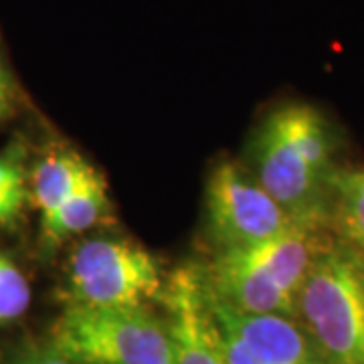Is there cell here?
<instances>
[{"instance_id": "10", "label": "cell", "mask_w": 364, "mask_h": 364, "mask_svg": "<svg viewBox=\"0 0 364 364\" xmlns=\"http://www.w3.org/2000/svg\"><path fill=\"white\" fill-rule=\"evenodd\" d=\"M93 170L90 160L71 148H55L41 158L28 181V198L39 208L41 219L63 205Z\"/></svg>"}, {"instance_id": "11", "label": "cell", "mask_w": 364, "mask_h": 364, "mask_svg": "<svg viewBox=\"0 0 364 364\" xmlns=\"http://www.w3.org/2000/svg\"><path fill=\"white\" fill-rule=\"evenodd\" d=\"M330 221L334 223L344 245L364 257V168L336 170Z\"/></svg>"}, {"instance_id": "9", "label": "cell", "mask_w": 364, "mask_h": 364, "mask_svg": "<svg viewBox=\"0 0 364 364\" xmlns=\"http://www.w3.org/2000/svg\"><path fill=\"white\" fill-rule=\"evenodd\" d=\"M109 195L102 172L95 168L71 193L63 205L41 219V235L49 249L61 245L69 237L85 233L104 221L109 213Z\"/></svg>"}, {"instance_id": "12", "label": "cell", "mask_w": 364, "mask_h": 364, "mask_svg": "<svg viewBox=\"0 0 364 364\" xmlns=\"http://www.w3.org/2000/svg\"><path fill=\"white\" fill-rule=\"evenodd\" d=\"M25 158L21 144H11L0 152V227L16 221L28 200Z\"/></svg>"}, {"instance_id": "5", "label": "cell", "mask_w": 364, "mask_h": 364, "mask_svg": "<svg viewBox=\"0 0 364 364\" xmlns=\"http://www.w3.org/2000/svg\"><path fill=\"white\" fill-rule=\"evenodd\" d=\"M164 286L156 257L130 239H83L67 259V306H146L152 299H162Z\"/></svg>"}, {"instance_id": "14", "label": "cell", "mask_w": 364, "mask_h": 364, "mask_svg": "<svg viewBox=\"0 0 364 364\" xmlns=\"http://www.w3.org/2000/svg\"><path fill=\"white\" fill-rule=\"evenodd\" d=\"M9 364H73L51 344L47 346H26L11 358Z\"/></svg>"}, {"instance_id": "1", "label": "cell", "mask_w": 364, "mask_h": 364, "mask_svg": "<svg viewBox=\"0 0 364 364\" xmlns=\"http://www.w3.org/2000/svg\"><path fill=\"white\" fill-rule=\"evenodd\" d=\"M251 176L299 223L330 221L334 136L316 107L287 104L261 122L251 142Z\"/></svg>"}, {"instance_id": "6", "label": "cell", "mask_w": 364, "mask_h": 364, "mask_svg": "<svg viewBox=\"0 0 364 364\" xmlns=\"http://www.w3.org/2000/svg\"><path fill=\"white\" fill-rule=\"evenodd\" d=\"M205 208L208 237L217 249L253 245L301 225L251 172L229 160L219 162L210 172Z\"/></svg>"}, {"instance_id": "8", "label": "cell", "mask_w": 364, "mask_h": 364, "mask_svg": "<svg viewBox=\"0 0 364 364\" xmlns=\"http://www.w3.org/2000/svg\"><path fill=\"white\" fill-rule=\"evenodd\" d=\"M162 301L174 364H225L205 299L200 269L184 265L170 275Z\"/></svg>"}, {"instance_id": "13", "label": "cell", "mask_w": 364, "mask_h": 364, "mask_svg": "<svg viewBox=\"0 0 364 364\" xmlns=\"http://www.w3.org/2000/svg\"><path fill=\"white\" fill-rule=\"evenodd\" d=\"M31 287L13 259L0 253V324L14 322L28 310Z\"/></svg>"}, {"instance_id": "3", "label": "cell", "mask_w": 364, "mask_h": 364, "mask_svg": "<svg viewBox=\"0 0 364 364\" xmlns=\"http://www.w3.org/2000/svg\"><path fill=\"white\" fill-rule=\"evenodd\" d=\"M296 320L326 364H364V287L356 253L330 245L296 294Z\"/></svg>"}, {"instance_id": "2", "label": "cell", "mask_w": 364, "mask_h": 364, "mask_svg": "<svg viewBox=\"0 0 364 364\" xmlns=\"http://www.w3.org/2000/svg\"><path fill=\"white\" fill-rule=\"evenodd\" d=\"M332 241L324 225L301 223L253 245L217 249L200 269L210 294L241 312L296 318V294Z\"/></svg>"}, {"instance_id": "7", "label": "cell", "mask_w": 364, "mask_h": 364, "mask_svg": "<svg viewBox=\"0 0 364 364\" xmlns=\"http://www.w3.org/2000/svg\"><path fill=\"white\" fill-rule=\"evenodd\" d=\"M203 287L208 312L223 328L225 364H326L296 318L241 312L210 294L205 282Z\"/></svg>"}, {"instance_id": "4", "label": "cell", "mask_w": 364, "mask_h": 364, "mask_svg": "<svg viewBox=\"0 0 364 364\" xmlns=\"http://www.w3.org/2000/svg\"><path fill=\"white\" fill-rule=\"evenodd\" d=\"M51 346L73 364H174L166 320L148 306L69 304L53 326Z\"/></svg>"}, {"instance_id": "15", "label": "cell", "mask_w": 364, "mask_h": 364, "mask_svg": "<svg viewBox=\"0 0 364 364\" xmlns=\"http://www.w3.org/2000/svg\"><path fill=\"white\" fill-rule=\"evenodd\" d=\"M13 77H11L9 69H6L2 57H0V124H2V119L9 116L11 109H13Z\"/></svg>"}]
</instances>
